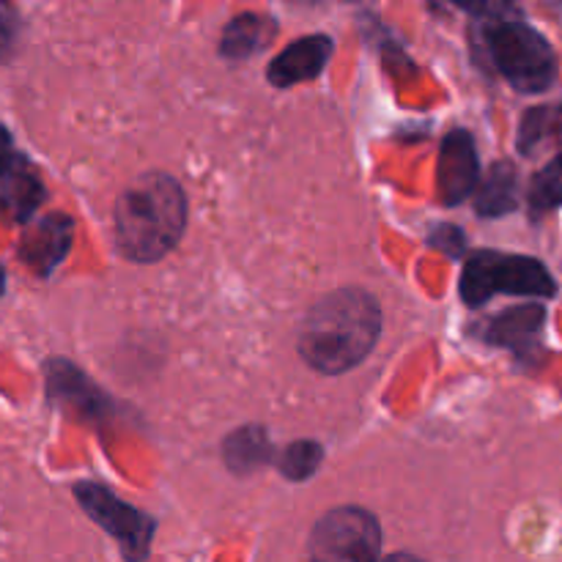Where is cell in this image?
Instances as JSON below:
<instances>
[{
	"mask_svg": "<svg viewBox=\"0 0 562 562\" xmlns=\"http://www.w3.org/2000/svg\"><path fill=\"white\" fill-rule=\"evenodd\" d=\"M382 333V307L362 289H340L307 311L300 355L313 371L338 376L360 366Z\"/></svg>",
	"mask_w": 562,
	"mask_h": 562,
	"instance_id": "1",
	"label": "cell"
},
{
	"mask_svg": "<svg viewBox=\"0 0 562 562\" xmlns=\"http://www.w3.org/2000/svg\"><path fill=\"white\" fill-rule=\"evenodd\" d=\"M115 245L135 263L168 256L187 225V198L168 173H146L132 181L115 201Z\"/></svg>",
	"mask_w": 562,
	"mask_h": 562,
	"instance_id": "2",
	"label": "cell"
},
{
	"mask_svg": "<svg viewBox=\"0 0 562 562\" xmlns=\"http://www.w3.org/2000/svg\"><path fill=\"white\" fill-rule=\"evenodd\" d=\"M459 291L467 305L481 307L494 294L549 300V296L558 294V283L538 258L481 250L467 258L464 269H461Z\"/></svg>",
	"mask_w": 562,
	"mask_h": 562,
	"instance_id": "3",
	"label": "cell"
},
{
	"mask_svg": "<svg viewBox=\"0 0 562 562\" xmlns=\"http://www.w3.org/2000/svg\"><path fill=\"white\" fill-rule=\"evenodd\" d=\"M486 47L499 75L521 93H543L558 77L554 49L536 27L519 20H494L486 27Z\"/></svg>",
	"mask_w": 562,
	"mask_h": 562,
	"instance_id": "4",
	"label": "cell"
},
{
	"mask_svg": "<svg viewBox=\"0 0 562 562\" xmlns=\"http://www.w3.org/2000/svg\"><path fill=\"white\" fill-rule=\"evenodd\" d=\"M307 552L324 562H368L382 554V527L368 510L346 505L329 510L313 527Z\"/></svg>",
	"mask_w": 562,
	"mask_h": 562,
	"instance_id": "5",
	"label": "cell"
},
{
	"mask_svg": "<svg viewBox=\"0 0 562 562\" xmlns=\"http://www.w3.org/2000/svg\"><path fill=\"white\" fill-rule=\"evenodd\" d=\"M75 497L80 508L124 547L126 558H146L154 532V521L146 514L121 503L110 488L99 486V483H77Z\"/></svg>",
	"mask_w": 562,
	"mask_h": 562,
	"instance_id": "6",
	"label": "cell"
},
{
	"mask_svg": "<svg viewBox=\"0 0 562 562\" xmlns=\"http://www.w3.org/2000/svg\"><path fill=\"white\" fill-rule=\"evenodd\" d=\"M481 179V162H477L475 140L467 130L448 132L439 151L437 168V195L445 206L467 201L475 192Z\"/></svg>",
	"mask_w": 562,
	"mask_h": 562,
	"instance_id": "7",
	"label": "cell"
},
{
	"mask_svg": "<svg viewBox=\"0 0 562 562\" xmlns=\"http://www.w3.org/2000/svg\"><path fill=\"white\" fill-rule=\"evenodd\" d=\"M335 53V44L327 33H313V36L300 38L289 44L278 58L269 64L267 77L274 88H291L300 82L316 80L329 64Z\"/></svg>",
	"mask_w": 562,
	"mask_h": 562,
	"instance_id": "8",
	"label": "cell"
},
{
	"mask_svg": "<svg viewBox=\"0 0 562 562\" xmlns=\"http://www.w3.org/2000/svg\"><path fill=\"white\" fill-rule=\"evenodd\" d=\"M71 236H75L71 220L66 214H49V217L38 220V225L27 231L20 252L36 272L49 274L69 252Z\"/></svg>",
	"mask_w": 562,
	"mask_h": 562,
	"instance_id": "9",
	"label": "cell"
},
{
	"mask_svg": "<svg viewBox=\"0 0 562 562\" xmlns=\"http://www.w3.org/2000/svg\"><path fill=\"white\" fill-rule=\"evenodd\" d=\"M543 318H547L543 305H536V302L516 305L492 318V324H488L486 329V340L488 344L505 346V349L514 351L532 349V344H536L538 333H541L543 327Z\"/></svg>",
	"mask_w": 562,
	"mask_h": 562,
	"instance_id": "10",
	"label": "cell"
},
{
	"mask_svg": "<svg viewBox=\"0 0 562 562\" xmlns=\"http://www.w3.org/2000/svg\"><path fill=\"white\" fill-rule=\"evenodd\" d=\"M278 33V22L269 20L263 14H241L236 20L228 22V27L223 31V42H220V53L225 58H250V55L261 53L263 47H269Z\"/></svg>",
	"mask_w": 562,
	"mask_h": 562,
	"instance_id": "11",
	"label": "cell"
},
{
	"mask_svg": "<svg viewBox=\"0 0 562 562\" xmlns=\"http://www.w3.org/2000/svg\"><path fill=\"white\" fill-rule=\"evenodd\" d=\"M475 209L483 217H503L519 206V176L510 162H497L481 187H475Z\"/></svg>",
	"mask_w": 562,
	"mask_h": 562,
	"instance_id": "12",
	"label": "cell"
},
{
	"mask_svg": "<svg viewBox=\"0 0 562 562\" xmlns=\"http://www.w3.org/2000/svg\"><path fill=\"white\" fill-rule=\"evenodd\" d=\"M272 442H269L267 431L261 426H247L231 434L223 445L225 464L236 475H250L258 467L267 464L272 459Z\"/></svg>",
	"mask_w": 562,
	"mask_h": 562,
	"instance_id": "13",
	"label": "cell"
},
{
	"mask_svg": "<svg viewBox=\"0 0 562 562\" xmlns=\"http://www.w3.org/2000/svg\"><path fill=\"white\" fill-rule=\"evenodd\" d=\"M42 195V181L31 168H16L14 162L9 173L0 179V201L16 214V220H25L38 206Z\"/></svg>",
	"mask_w": 562,
	"mask_h": 562,
	"instance_id": "14",
	"label": "cell"
},
{
	"mask_svg": "<svg viewBox=\"0 0 562 562\" xmlns=\"http://www.w3.org/2000/svg\"><path fill=\"white\" fill-rule=\"evenodd\" d=\"M527 203H530V212L536 217L562 206V154H558L547 168L532 176Z\"/></svg>",
	"mask_w": 562,
	"mask_h": 562,
	"instance_id": "15",
	"label": "cell"
},
{
	"mask_svg": "<svg viewBox=\"0 0 562 562\" xmlns=\"http://www.w3.org/2000/svg\"><path fill=\"white\" fill-rule=\"evenodd\" d=\"M324 461V448L313 439H300V442H291L289 448H283L278 459V470L283 472V477L289 481H307L318 472Z\"/></svg>",
	"mask_w": 562,
	"mask_h": 562,
	"instance_id": "16",
	"label": "cell"
},
{
	"mask_svg": "<svg viewBox=\"0 0 562 562\" xmlns=\"http://www.w3.org/2000/svg\"><path fill=\"white\" fill-rule=\"evenodd\" d=\"M562 119V108H536L525 115L519 130V148L521 154H532V148L541 140H547V135L552 130H558Z\"/></svg>",
	"mask_w": 562,
	"mask_h": 562,
	"instance_id": "17",
	"label": "cell"
},
{
	"mask_svg": "<svg viewBox=\"0 0 562 562\" xmlns=\"http://www.w3.org/2000/svg\"><path fill=\"white\" fill-rule=\"evenodd\" d=\"M450 3L470 11V14L492 16V20H503V16H508L510 11H516L514 0H450Z\"/></svg>",
	"mask_w": 562,
	"mask_h": 562,
	"instance_id": "18",
	"label": "cell"
},
{
	"mask_svg": "<svg viewBox=\"0 0 562 562\" xmlns=\"http://www.w3.org/2000/svg\"><path fill=\"white\" fill-rule=\"evenodd\" d=\"M16 162L14 148H11V135L5 132V126L0 124V179L11 170V165Z\"/></svg>",
	"mask_w": 562,
	"mask_h": 562,
	"instance_id": "19",
	"label": "cell"
},
{
	"mask_svg": "<svg viewBox=\"0 0 562 562\" xmlns=\"http://www.w3.org/2000/svg\"><path fill=\"white\" fill-rule=\"evenodd\" d=\"M9 42H11V27L5 25V20H0V53H3Z\"/></svg>",
	"mask_w": 562,
	"mask_h": 562,
	"instance_id": "20",
	"label": "cell"
},
{
	"mask_svg": "<svg viewBox=\"0 0 562 562\" xmlns=\"http://www.w3.org/2000/svg\"><path fill=\"white\" fill-rule=\"evenodd\" d=\"M3 283H5V278H3V269H0V294H3Z\"/></svg>",
	"mask_w": 562,
	"mask_h": 562,
	"instance_id": "21",
	"label": "cell"
}]
</instances>
